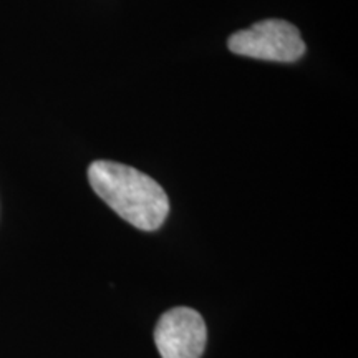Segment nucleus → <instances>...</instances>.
Wrapping results in <instances>:
<instances>
[{
  "mask_svg": "<svg viewBox=\"0 0 358 358\" xmlns=\"http://www.w3.org/2000/svg\"><path fill=\"white\" fill-rule=\"evenodd\" d=\"M88 181L98 198L138 229L156 231L166 221V191L136 168L116 161H95L88 168Z\"/></svg>",
  "mask_w": 358,
  "mask_h": 358,
  "instance_id": "f257e3e1",
  "label": "nucleus"
},
{
  "mask_svg": "<svg viewBox=\"0 0 358 358\" xmlns=\"http://www.w3.org/2000/svg\"><path fill=\"white\" fill-rule=\"evenodd\" d=\"M227 47L236 55L279 64L297 62L307 48L297 27L280 19L256 22L249 29L234 32Z\"/></svg>",
  "mask_w": 358,
  "mask_h": 358,
  "instance_id": "f03ea898",
  "label": "nucleus"
},
{
  "mask_svg": "<svg viewBox=\"0 0 358 358\" xmlns=\"http://www.w3.org/2000/svg\"><path fill=\"white\" fill-rule=\"evenodd\" d=\"M208 330L199 312L176 307L163 313L155 330V342L161 358H201Z\"/></svg>",
  "mask_w": 358,
  "mask_h": 358,
  "instance_id": "7ed1b4c3",
  "label": "nucleus"
}]
</instances>
